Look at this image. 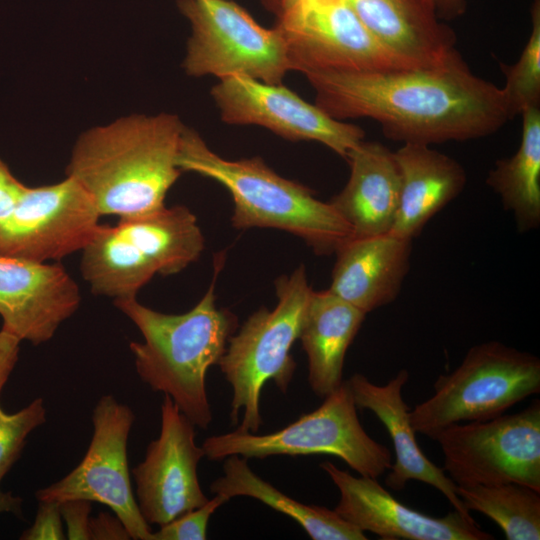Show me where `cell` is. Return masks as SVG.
Listing matches in <instances>:
<instances>
[{
	"label": "cell",
	"instance_id": "cell-1",
	"mask_svg": "<svg viewBox=\"0 0 540 540\" xmlns=\"http://www.w3.org/2000/svg\"><path fill=\"white\" fill-rule=\"evenodd\" d=\"M305 76L315 104L329 116L373 119L387 138L402 144L482 138L514 117L502 87L475 75L460 54L437 68Z\"/></svg>",
	"mask_w": 540,
	"mask_h": 540
},
{
	"label": "cell",
	"instance_id": "cell-2",
	"mask_svg": "<svg viewBox=\"0 0 540 540\" xmlns=\"http://www.w3.org/2000/svg\"><path fill=\"white\" fill-rule=\"evenodd\" d=\"M185 128L169 113L133 114L93 127L78 137L66 174L101 216L156 212L182 173L176 161Z\"/></svg>",
	"mask_w": 540,
	"mask_h": 540
},
{
	"label": "cell",
	"instance_id": "cell-3",
	"mask_svg": "<svg viewBox=\"0 0 540 540\" xmlns=\"http://www.w3.org/2000/svg\"><path fill=\"white\" fill-rule=\"evenodd\" d=\"M224 254L215 258L212 282L201 300L182 314H166L139 303L136 297L114 300L143 336L129 344L139 378L153 391L168 395L196 426L207 429L212 410L206 376L225 352L238 327L230 310L216 305L215 283Z\"/></svg>",
	"mask_w": 540,
	"mask_h": 540
},
{
	"label": "cell",
	"instance_id": "cell-4",
	"mask_svg": "<svg viewBox=\"0 0 540 540\" xmlns=\"http://www.w3.org/2000/svg\"><path fill=\"white\" fill-rule=\"evenodd\" d=\"M181 172L210 178L230 193L231 224L238 230L275 228L302 239L317 255L334 254L353 236L329 202L308 187L273 171L260 157L227 160L194 130L185 128L177 155Z\"/></svg>",
	"mask_w": 540,
	"mask_h": 540
},
{
	"label": "cell",
	"instance_id": "cell-5",
	"mask_svg": "<svg viewBox=\"0 0 540 540\" xmlns=\"http://www.w3.org/2000/svg\"><path fill=\"white\" fill-rule=\"evenodd\" d=\"M204 249L196 216L185 206L120 218L100 225L81 251L80 271L93 294L136 297L155 274L171 275L195 262Z\"/></svg>",
	"mask_w": 540,
	"mask_h": 540
},
{
	"label": "cell",
	"instance_id": "cell-6",
	"mask_svg": "<svg viewBox=\"0 0 540 540\" xmlns=\"http://www.w3.org/2000/svg\"><path fill=\"white\" fill-rule=\"evenodd\" d=\"M277 304L261 307L229 338L218 362L232 388L230 418L236 430L257 433L263 424L260 400L264 385L273 381L287 393L296 362L290 350L298 339L313 289L304 265L276 279Z\"/></svg>",
	"mask_w": 540,
	"mask_h": 540
},
{
	"label": "cell",
	"instance_id": "cell-7",
	"mask_svg": "<svg viewBox=\"0 0 540 540\" xmlns=\"http://www.w3.org/2000/svg\"><path fill=\"white\" fill-rule=\"evenodd\" d=\"M434 393L410 410L416 433L432 440L446 427L485 421L540 391V359L499 341L471 347L460 365L440 375Z\"/></svg>",
	"mask_w": 540,
	"mask_h": 540
},
{
	"label": "cell",
	"instance_id": "cell-8",
	"mask_svg": "<svg viewBox=\"0 0 540 540\" xmlns=\"http://www.w3.org/2000/svg\"><path fill=\"white\" fill-rule=\"evenodd\" d=\"M205 457L220 461L326 454L340 458L359 475L378 478L392 465L389 449L371 438L360 423L347 380L324 397L314 411L267 434L235 430L206 438Z\"/></svg>",
	"mask_w": 540,
	"mask_h": 540
},
{
	"label": "cell",
	"instance_id": "cell-9",
	"mask_svg": "<svg viewBox=\"0 0 540 540\" xmlns=\"http://www.w3.org/2000/svg\"><path fill=\"white\" fill-rule=\"evenodd\" d=\"M191 26L183 68L191 77L243 76L280 84L293 71L285 41L232 0H179Z\"/></svg>",
	"mask_w": 540,
	"mask_h": 540
},
{
	"label": "cell",
	"instance_id": "cell-10",
	"mask_svg": "<svg viewBox=\"0 0 540 540\" xmlns=\"http://www.w3.org/2000/svg\"><path fill=\"white\" fill-rule=\"evenodd\" d=\"M457 486L518 483L540 492V402L443 429L434 439Z\"/></svg>",
	"mask_w": 540,
	"mask_h": 540
},
{
	"label": "cell",
	"instance_id": "cell-11",
	"mask_svg": "<svg viewBox=\"0 0 540 540\" xmlns=\"http://www.w3.org/2000/svg\"><path fill=\"white\" fill-rule=\"evenodd\" d=\"M294 71H390L415 68L366 28L348 0H297L277 16Z\"/></svg>",
	"mask_w": 540,
	"mask_h": 540
},
{
	"label": "cell",
	"instance_id": "cell-12",
	"mask_svg": "<svg viewBox=\"0 0 540 540\" xmlns=\"http://www.w3.org/2000/svg\"><path fill=\"white\" fill-rule=\"evenodd\" d=\"M133 410L112 395L102 396L92 411L93 434L80 463L62 479L38 489V501L86 499L108 506L131 539L152 540V529L140 513L131 485L128 438Z\"/></svg>",
	"mask_w": 540,
	"mask_h": 540
},
{
	"label": "cell",
	"instance_id": "cell-13",
	"mask_svg": "<svg viewBox=\"0 0 540 540\" xmlns=\"http://www.w3.org/2000/svg\"><path fill=\"white\" fill-rule=\"evenodd\" d=\"M100 213L71 177L26 187L11 214L0 223V255L47 263L82 251L92 240Z\"/></svg>",
	"mask_w": 540,
	"mask_h": 540
},
{
	"label": "cell",
	"instance_id": "cell-14",
	"mask_svg": "<svg viewBox=\"0 0 540 540\" xmlns=\"http://www.w3.org/2000/svg\"><path fill=\"white\" fill-rule=\"evenodd\" d=\"M222 121L258 125L291 141L319 142L344 159L364 140V130L337 120L280 84L231 76L211 89Z\"/></svg>",
	"mask_w": 540,
	"mask_h": 540
},
{
	"label": "cell",
	"instance_id": "cell-15",
	"mask_svg": "<svg viewBox=\"0 0 540 540\" xmlns=\"http://www.w3.org/2000/svg\"><path fill=\"white\" fill-rule=\"evenodd\" d=\"M195 427L164 395L160 434L131 471L138 508L150 525L166 524L209 500L198 478V465L205 454L195 442Z\"/></svg>",
	"mask_w": 540,
	"mask_h": 540
},
{
	"label": "cell",
	"instance_id": "cell-16",
	"mask_svg": "<svg viewBox=\"0 0 540 540\" xmlns=\"http://www.w3.org/2000/svg\"><path fill=\"white\" fill-rule=\"evenodd\" d=\"M338 488L340 499L334 511L359 530L384 540H491L474 519L456 510L433 517L398 501L377 478L339 469L330 461L320 464Z\"/></svg>",
	"mask_w": 540,
	"mask_h": 540
},
{
	"label": "cell",
	"instance_id": "cell-17",
	"mask_svg": "<svg viewBox=\"0 0 540 540\" xmlns=\"http://www.w3.org/2000/svg\"><path fill=\"white\" fill-rule=\"evenodd\" d=\"M80 302L79 287L61 264L0 255L1 329L21 341L48 342Z\"/></svg>",
	"mask_w": 540,
	"mask_h": 540
},
{
	"label": "cell",
	"instance_id": "cell-18",
	"mask_svg": "<svg viewBox=\"0 0 540 540\" xmlns=\"http://www.w3.org/2000/svg\"><path fill=\"white\" fill-rule=\"evenodd\" d=\"M408 380L409 372L406 369H401L383 385L371 382L361 373L347 379L357 408L373 412L392 440L395 462L389 469L385 483L395 491L403 490L409 481L428 484L441 492L454 510L467 519H473L458 496L457 485L443 468L426 457L417 443L416 432L410 422V409L402 392Z\"/></svg>",
	"mask_w": 540,
	"mask_h": 540
},
{
	"label": "cell",
	"instance_id": "cell-19",
	"mask_svg": "<svg viewBox=\"0 0 540 540\" xmlns=\"http://www.w3.org/2000/svg\"><path fill=\"white\" fill-rule=\"evenodd\" d=\"M412 240L392 233L351 237L334 254L328 290L366 314L393 302L410 269Z\"/></svg>",
	"mask_w": 540,
	"mask_h": 540
},
{
	"label": "cell",
	"instance_id": "cell-20",
	"mask_svg": "<svg viewBox=\"0 0 540 540\" xmlns=\"http://www.w3.org/2000/svg\"><path fill=\"white\" fill-rule=\"evenodd\" d=\"M348 1L373 36L415 68L442 67L459 54L433 0Z\"/></svg>",
	"mask_w": 540,
	"mask_h": 540
},
{
	"label": "cell",
	"instance_id": "cell-21",
	"mask_svg": "<svg viewBox=\"0 0 540 540\" xmlns=\"http://www.w3.org/2000/svg\"><path fill=\"white\" fill-rule=\"evenodd\" d=\"M345 159L350 166L348 181L329 203L350 226L353 237L389 233L400 194L394 152L379 142L362 140Z\"/></svg>",
	"mask_w": 540,
	"mask_h": 540
},
{
	"label": "cell",
	"instance_id": "cell-22",
	"mask_svg": "<svg viewBox=\"0 0 540 540\" xmlns=\"http://www.w3.org/2000/svg\"><path fill=\"white\" fill-rule=\"evenodd\" d=\"M400 173L396 218L390 233L413 240L464 189L467 175L454 158L430 145L405 143L394 151Z\"/></svg>",
	"mask_w": 540,
	"mask_h": 540
},
{
	"label": "cell",
	"instance_id": "cell-23",
	"mask_svg": "<svg viewBox=\"0 0 540 540\" xmlns=\"http://www.w3.org/2000/svg\"><path fill=\"white\" fill-rule=\"evenodd\" d=\"M365 316L328 289L313 290L298 339L307 356L309 386L318 397L343 383L345 356Z\"/></svg>",
	"mask_w": 540,
	"mask_h": 540
},
{
	"label": "cell",
	"instance_id": "cell-24",
	"mask_svg": "<svg viewBox=\"0 0 540 540\" xmlns=\"http://www.w3.org/2000/svg\"><path fill=\"white\" fill-rule=\"evenodd\" d=\"M223 475L210 492L228 499L245 496L261 501L296 521L313 540H366L365 533L324 506L301 503L259 477L247 459L233 455L224 459Z\"/></svg>",
	"mask_w": 540,
	"mask_h": 540
},
{
	"label": "cell",
	"instance_id": "cell-25",
	"mask_svg": "<svg viewBox=\"0 0 540 540\" xmlns=\"http://www.w3.org/2000/svg\"><path fill=\"white\" fill-rule=\"evenodd\" d=\"M520 114V145L514 155L496 162L486 183L512 213L518 231L528 232L540 225V106Z\"/></svg>",
	"mask_w": 540,
	"mask_h": 540
},
{
	"label": "cell",
	"instance_id": "cell-26",
	"mask_svg": "<svg viewBox=\"0 0 540 540\" xmlns=\"http://www.w3.org/2000/svg\"><path fill=\"white\" fill-rule=\"evenodd\" d=\"M466 509L494 521L507 540L540 539V492L518 483L457 486Z\"/></svg>",
	"mask_w": 540,
	"mask_h": 540
},
{
	"label": "cell",
	"instance_id": "cell-27",
	"mask_svg": "<svg viewBox=\"0 0 540 540\" xmlns=\"http://www.w3.org/2000/svg\"><path fill=\"white\" fill-rule=\"evenodd\" d=\"M532 31L520 58L501 64L506 81L503 92L513 116L540 104V0L531 7Z\"/></svg>",
	"mask_w": 540,
	"mask_h": 540
},
{
	"label": "cell",
	"instance_id": "cell-28",
	"mask_svg": "<svg viewBox=\"0 0 540 540\" xmlns=\"http://www.w3.org/2000/svg\"><path fill=\"white\" fill-rule=\"evenodd\" d=\"M42 398H36L15 413L0 405V482L20 458L29 434L46 422Z\"/></svg>",
	"mask_w": 540,
	"mask_h": 540
},
{
	"label": "cell",
	"instance_id": "cell-29",
	"mask_svg": "<svg viewBox=\"0 0 540 540\" xmlns=\"http://www.w3.org/2000/svg\"><path fill=\"white\" fill-rule=\"evenodd\" d=\"M230 499L215 494L202 506L188 511L172 521L159 526L152 533V540H205L212 514Z\"/></svg>",
	"mask_w": 540,
	"mask_h": 540
},
{
	"label": "cell",
	"instance_id": "cell-30",
	"mask_svg": "<svg viewBox=\"0 0 540 540\" xmlns=\"http://www.w3.org/2000/svg\"><path fill=\"white\" fill-rule=\"evenodd\" d=\"M21 540H64L66 539L60 512V503L53 500L38 501L33 524L23 531Z\"/></svg>",
	"mask_w": 540,
	"mask_h": 540
},
{
	"label": "cell",
	"instance_id": "cell-31",
	"mask_svg": "<svg viewBox=\"0 0 540 540\" xmlns=\"http://www.w3.org/2000/svg\"><path fill=\"white\" fill-rule=\"evenodd\" d=\"M92 503L86 499H69L60 502L62 520L70 540H90V512Z\"/></svg>",
	"mask_w": 540,
	"mask_h": 540
},
{
	"label": "cell",
	"instance_id": "cell-32",
	"mask_svg": "<svg viewBox=\"0 0 540 540\" xmlns=\"http://www.w3.org/2000/svg\"><path fill=\"white\" fill-rule=\"evenodd\" d=\"M26 187L0 159V223L14 210Z\"/></svg>",
	"mask_w": 540,
	"mask_h": 540
},
{
	"label": "cell",
	"instance_id": "cell-33",
	"mask_svg": "<svg viewBox=\"0 0 540 540\" xmlns=\"http://www.w3.org/2000/svg\"><path fill=\"white\" fill-rule=\"evenodd\" d=\"M90 540H129L131 539L127 529L115 515L100 512L95 517H90L89 523Z\"/></svg>",
	"mask_w": 540,
	"mask_h": 540
},
{
	"label": "cell",
	"instance_id": "cell-34",
	"mask_svg": "<svg viewBox=\"0 0 540 540\" xmlns=\"http://www.w3.org/2000/svg\"><path fill=\"white\" fill-rule=\"evenodd\" d=\"M20 342L16 336L0 330V393L18 362Z\"/></svg>",
	"mask_w": 540,
	"mask_h": 540
},
{
	"label": "cell",
	"instance_id": "cell-35",
	"mask_svg": "<svg viewBox=\"0 0 540 540\" xmlns=\"http://www.w3.org/2000/svg\"><path fill=\"white\" fill-rule=\"evenodd\" d=\"M440 19L448 20L462 15L466 10V0H433Z\"/></svg>",
	"mask_w": 540,
	"mask_h": 540
},
{
	"label": "cell",
	"instance_id": "cell-36",
	"mask_svg": "<svg viewBox=\"0 0 540 540\" xmlns=\"http://www.w3.org/2000/svg\"><path fill=\"white\" fill-rule=\"evenodd\" d=\"M23 499L14 495L11 491H3L0 488V514L12 513L17 517L23 516Z\"/></svg>",
	"mask_w": 540,
	"mask_h": 540
},
{
	"label": "cell",
	"instance_id": "cell-37",
	"mask_svg": "<svg viewBox=\"0 0 540 540\" xmlns=\"http://www.w3.org/2000/svg\"><path fill=\"white\" fill-rule=\"evenodd\" d=\"M263 6L272 12L273 14L279 16L289 7H291L297 0H260Z\"/></svg>",
	"mask_w": 540,
	"mask_h": 540
}]
</instances>
